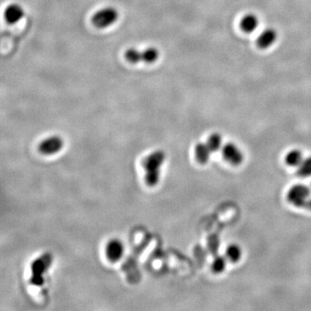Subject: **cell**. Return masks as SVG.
I'll return each instance as SVG.
<instances>
[{
  "label": "cell",
  "instance_id": "obj_1",
  "mask_svg": "<svg viewBox=\"0 0 311 311\" xmlns=\"http://www.w3.org/2000/svg\"><path fill=\"white\" fill-rule=\"evenodd\" d=\"M165 154L162 150H157L151 153L144 159V166L145 170V182L148 186L153 187L159 183L160 178V169L164 164Z\"/></svg>",
  "mask_w": 311,
  "mask_h": 311
},
{
  "label": "cell",
  "instance_id": "obj_2",
  "mask_svg": "<svg viewBox=\"0 0 311 311\" xmlns=\"http://www.w3.org/2000/svg\"><path fill=\"white\" fill-rule=\"evenodd\" d=\"M53 257L50 254H44L32 264V276L29 283L34 286H42L44 284V274L51 266Z\"/></svg>",
  "mask_w": 311,
  "mask_h": 311
},
{
  "label": "cell",
  "instance_id": "obj_3",
  "mask_svg": "<svg viewBox=\"0 0 311 311\" xmlns=\"http://www.w3.org/2000/svg\"><path fill=\"white\" fill-rule=\"evenodd\" d=\"M125 56L131 64H138L139 61H144L146 64H152L155 60H158L159 52L156 48H148L143 51H139L138 49L132 48V49H127Z\"/></svg>",
  "mask_w": 311,
  "mask_h": 311
},
{
  "label": "cell",
  "instance_id": "obj_4",
  "mask_svg": "<svg viewBox=\"0 0 311 311\" xmlns=\"http://www.w3.org/2000/svg\"><path fill=\"white\" fill-rule=\"evenodd\" d=\"M118 17V13L116 9L107 7L96 12L92 16V22L99 29H104L115 23Z\"/></svg>",
  "mask_w": 311,
  "mask_h": 311
},
{
  "label": "cell",
  "instance_id": "obj_5",
  "mask_svg": "<svg viewBox=\"0 0 311 311\" xmlns=\"http://www.w3.org/2000/svg\"><path fill=\"white\" fill-rule=\"evenodd\" d=\"M310 196V190L303 184H296L289 190L287 199L289 202L297 207H304Z\"/></svg>",
  "mask_w": 311,
  "mask_h": 311
},
{
  "label": "cell",
  "instance_id": "obj_6",
  "mask_svg": "<svg viewBox=\"0 0 311 311\" xmlns=\"http://www.w3.org/2000/svg\"><path fill=\"white\" fill-rule=\"evenodd\" d=\"M64 147V140L58 136H52L41 142L38 150L43 155L50 156L59 152Z\"/></svg>",
  "mask_w": 311,
  "mask_h": 311
},
{
  "label": "cell",
  "instance_id": "obj_7",
  "mask_svg": "<svg viewBox=\"0 0 311 311\" xmlns=\"http://www.w3.org/2000/svg\"><path fill=\"white\" fill-rule=\"evenodd\" d=\"M222 155L226 161L233 165H239L244 160V155L239 147L233 143H227L222 147Z\"/></svg>",
  "mask_w": 311,
  "mask_h": 311
},
{
  "label": "cell",
  "instance_id": "obj_8",
  "mask_svg": "<svg viewBox=\"0 0 311 311\" xmlns=\"http://www.w3.org/2000/svg\"><path fill=\"white\" fill-rule=\"evenodd\" d=\"M124 245L118 239H112L108 242L106 247V255L109 261L112 263L120 260L124 254Z\"/></svg>",
  "mask_w": 311,
  "mask_h": 311
},
{
  "label": "cell",
  "instance_id": "obj_9",
  "mask_svg": "<svg viewBox=\"0 0 311 311\" xmlns=\"http://www.w3.org/2000/svg\"><path fill=\"white\" fill-rule=\"evenodd\" d=\"M24 15L23 8L17 4H12L7 6L5 11V18L9 23H16L22 19Z\"/></svg>",
  "mask_w": 311,
  "mask_h": 311
},
{
  "label": "cell",
  "instance_id": "obj_10",
  "mask_svg": "<svg viewBox=\"0 0 311 311\" xmlns=\"http://www.w3.org/2000/svg\"><path fill=\"white\" fill-rule=\"evenodd\" d=\"M276 38H277V35H276L275 29H265L261 34L259 35V37L258 38V40H257L258 46L260 49H267L276 42Z\"/></svg>",
  "mask_w": 311,
  "mask_h": 311
},
{
  "label": "cell",
  "instance_id": "obj_11",
  "mask_svg": "<svg viewBox=\"0 0 311 311\" xmlns=\"http://www.w3.org/2000/svg\"><path fill=\"white\" fill-rule=\"evenodd\" d=\"M196 159L200 164H207L210 159L211 150L207 143H199L196 146Z\"/></svg>",
  "mask_w": 311,
  "mask_h": 311
},
{
  "label": "cell",
  "instance_id": "obj_12",
  "mask_svg": "<svg viewBox=\"0 0 311 311\" xmlns=\"http://www.w3.org/2000/svg\"><path fill=\"white\" fill-rule=\"evenodd\" d=\"M241 29L246 33L254 32L259 26V19L255 15L248 14L243 17L240 23Z\"/></svg>",
  "mask_w": 311,
  "mask_h": 311
},
{
  "label": "cell",
  "instance_id": "obj_13",
  "mask_svg": "<svg viewBox=\"0 0 311 311\" xmlns=\"http://www.w3.org/2000/svg\"><path fill=\"white\" fill-rule=\"evenodd\" d=\"M303 159L302 151L297 149L291 150L285 156V163L291 167H298Z\"/></svg>",
  "mask_w": 311,
  "mask_h": 311
},
{
  "label": "cell",
  "instance_id": "obj_14",
  "mask_svg": "<svg viewBox=\"0 0 311 311\" xmlns=\"http://www.w3.org/2000/svg\"><path fill=\"white\" fill-rule=\"evenodd\" d=\"M242 250L237 244H231L226 250V257L231 262H238L241 258Z\"/></svg>",
  "mask_w": 311,
  "mask_h": 311
},
{
  "label": "cell",
  "instance_id": "obj_15",
  "mask_svg": "<svg viewBox=\"0 0 311 311\" xmlns=\"http://www.w3.org/2000/svg\"><path fill=\"white\" fill-rule=\"evenodd\" d=\"M297 169V175L300 176H311V157H308L307 159L302 160V163L298 166Z\"/></svg>",
  "mask_w": 311,
  "mask_h": 311
},
{
  "label": "cell",
  "instance_id": "obj_16",
  "mask_svg": "<svg viewBox=\"0 0 311 311\" xmlns=\"http://www.w3.org/2000/svg\"><path fill=\"white\" fill-rule=\"evenodd\" d=\"M207 144L212 151L220 150L221 147L222 146V136L218 133H213L212 135L209 136V138H207Z\"/></svg>",
  "mask_w": 311,
  "mask_h": 311
},
{
  "label": "cell",
  "instance_id": "obj_17",
  "mask_svg": "<svg viewBox=\"0 0 311 311\" xmlns=\"http://www.w3.org/2000/svg\"><path fill=\"white\" fill-rule=\"evenodd\" d=\"M227 265V260L223 256H217L212 263V271L215 273H222Z\"/></svg>",
  "mask_w": 311,
  "mask_h": 311
},
{
  "label": "cell",
  "instance_id": "obj_18",
  "mask_svg": "<svg viewBox=\"0 0 311 311\" xmlns=\"http://www.w3.org/2000/svg\"><path fill=\"white\" fill-rule=\"evenodd\" d=\"M304 207L308 209H311V199H308V202H306L305 206Z\"/></svg>",
  "mask_w": 311,
  "mask_h": 311
}]
</instances>
